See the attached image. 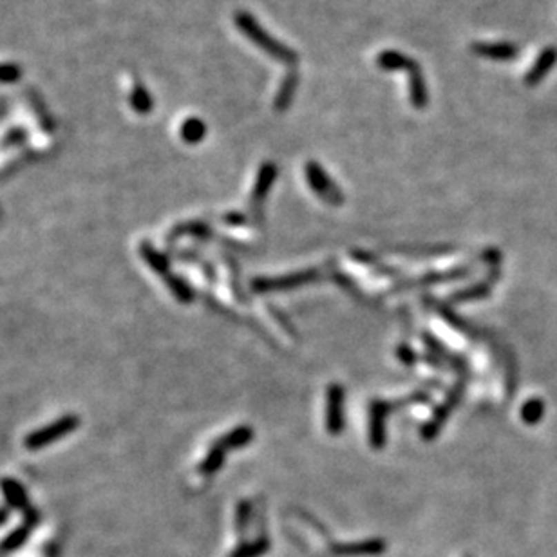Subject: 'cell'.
<instances>
[{"label":"cell","mask_w":557,"mask_h":557,"mask_svg":"<svg viewBox=\"0 0 557 557\" xmlns=\"http://www.w3.org/2000/svg\"><path fill=\"white\" fill-rule=\"evenodd\" d=\"M233 22H235V28L250 42L255 43L262 52H266L268 57H272L273 60L284 63V66H297V62H299V52L295 49H291L290 46L282 43L281 40L273 39L272 35L259 24L257 19L253 14H250L248 11H237V13L233 14Z\"/></svg>","instance_id":"1"},{"label":"cell","mask_w":557,"mask_h":557,"mask_svg":"<svg viewBox=\"0 0 557 557\" xmlns=\"http://www.w3.org/2000/svg\"><path fill=\"white\" fill-rule=\"evenodd\" d=\"M306 182L313 188V192L319 195L320 199H324L329 205H340L344 201L342 190L340 186L333 183V179L329 177L328 172L320 167L317 162H308L304 167Z\"/></svg>","instance_id":"2"},{"label":"cell","mask_w":557,"mask_h":557,"mask_svg":"<svg viewBox=\"0 0 557 557\" xmlns=\"http://www.w3.org/2000/svg\"><path fill=\"white\" fill-rule=\"evenodd\" d=\"M78 424H80V418H77V416H72V415L63 416V418L57 420V422H52L51 425H46V427H42V429H39V431H35V433L28 434V438H26V447H28L29 451L46 447V445H49V443H55L57 440H60L62 436H66V434L72 433V431L78 427Z\"/></svg>","instance_id":"3"},{"label":"cell","mask_w":557,"mask_h":557,"mask_svg":"<svg viewBox=\"0 0 557 557\" xmlns=\"http://www.w3.org/2000/svg\"><path fill=\"white\" fill-rule=\"evenodd\" d=\"M472 52L494 62H509L519 55V48L510 42H476L472 43Z\"/></svg>","instance_id":"4"},{"label":"cell","mask_w":557,"mask_h":557,"mask_svg":"<svg viewBox=\"0 0 557 557\" xmlns=\"http://www.w3.org/2000/svg\"><path fill=\"white\" fill-rule=\"evenodd\" d=\"M557 63V48L548 46L543 51L539 52L538 58L534 66L530 67V71L525 75V86L527 87H536L538 84L545 80L548 72L552 71V67Z\"/></svg>","instance_id":"5"},{"label":"cell","mask_w":557,"mask_h":557,"mask_svg":"<svg viewBox=\"0 0 557 557\" xmlns=\"http://www.w3.org/2000/svg\"><path fill=\"white\" fill-rule=\"evenodd\" d=\"M299 89V72L297 69H290L282 78L279 91H277L275 98H273V109L275 113H286L290 109L293 100H295V92Z\"/></svg>","instance_id":"6"},{"label":"cell","mask_w":557,"mask_h":557,"mask_svg":"<svg viewBox=\"0 0 557 557\" xmlns=\"http://www.w3.org/2000/svg\"><path fill=\"white\" fill-rule=\"evenodd\" d=\"M344 389L331 386L328 393V431L331 434L342 433L344 429Z\"/></svg>","instance_id":"7"},{"label":"cell","mask_w":557,"mask_h":557,"mask_svg":"<svg viewBox=\"0 0 557 557\" xmlns=\"http://www.w3.org/2000/svg\"><path fill=\"white\" fill-rule=\"evenodd\" d=\"M407 80H409V100L413 104V107L418 110H424L429 105V87L427 81H425L424 72H422V67L420 63L416 67H413L409 72H407Z\"/></svg>","instance_id":"8"},{"label":"cell","mask_w":557,"mask_h":557,"mask_svg":"<svg viewBox=\"0 0 557 557\" xmlns=\"http://www.w3.org/2000/svg\"><path fill=\"white\" fill-rule=\"evenodd\" d=\"M277 177V165L273 162H264L259 168L257 182L253 186L252 192V203L255 208H261V203L268 197V192L272 188L273 182Z\"/></svg>","instance_id":"9"},{"label":"cell","mask_w":557,"mask_h":557,"mask_svg":"<svg viewBox=\"0 0 557 557\" xmlns=\"http://www.w3.org/2000/svg\"><path fill=\"white\" fill-rule=\"evenodd\" d=\"M376 66L382 71H405L409 72L413 67L418 66L415 58L407 57L404 52L395 51V49H387V51L378 52L376 57Z\"/></svg>","instance_id":"10"},{"label":"cell","mask_w":557,"mask_h":557,"mask_svg":"<svg viewBox=\"0 0 557 557\" xmlns=\"http://www.w3.org/2000/svg\"><path fill=\"white\" fill-rule=\"evenodd\" d=\"M182 139L185 143H190V145H195L205 139L206 136V125L205 121L197 116H192V118H186L182 125Z\"/></svg>","instance_id":"11"},{"label":"cell","mask_w":557,"mask_h":557,"mask_svg":"<svg viewBox=\"0 0 557 557\" xmlns=\"http://www.w3.org/2000/svg\"><path fill=\"white\" fill-rule=\"evenodd\" d=\"M130 107H133L138 115H148L154 107L153 96L148 95V91L141 84H136L130 92Z\"/></svg>","instance_id":"12"},{"label":"cell","mask_w":557,"mask_h":557,"mask_svg":"<svg viewBox=\"0 0 557 557\" xmlns=\"http://www.w3.org/2000/svg\"><path fill=\"white\" fill-rule=\"evenodd\" d=\"M0 487H2V492H4L6 500L10 501V505L17 507V509H26V507H28V496H26V491L17 483V481L2 480Z\"/></svg>","instance_id":"13"},{"label":"cell","mask_w":557,"mask_h":557,"mask_svg":"<svg viewBox=\"0 0 557 557\" xmlns=\"http://www.w3.org/2000/svg\"><path fill=\"white\" fill-rule=\"evenodd\" d=\"M35 521H29L24 525V527H20V529L13 530V532L8 536V538L4 539V543L0 545V552H11V550H14V548H19L24 545V541L28 539V534H29V529H31V525H33Z\"/></svg>","instance_id":"14"},{"label":"cell","mask_w":557,"mask_h":557,"mask_svg":"<svg viewBox=\"0 0 557 557\" xmlns=\"http://www.w3.org/2000/svg\"><path fill=\"white\" fill-rule=\"evenodd\" d=\"M141 255L143 259L150 264V266L156 270L157 273H162L163 277L168 275V262L167 259L163 257L162 253L157 252V250H154L153 246H148V244H143L141 246Z\"/></svg>","instance_id":"15"},{"label":"cell","mask_w":557,"mask_h":557,"mask_svg":"<svg viewBox=\"0 0 557 557\" xmlns=\"http://www.w3.org/2000/svg\"><path fill=\"white\" fill-rule=\"evenodd\" d=\"M224 453H226V449H224L219 442L215 443L214 447H212V451H210L208 456H206L205 462L201 463V472H205V474H212V472L217 471L224 460Z\"/></svg>","instance_id":"16"},{"label":"cell","mask_w":557,"mask_h":557,"mask_svg":"<svg viewBox=\"0 0 557 557\" xmlns=\"http://www.w3.org/2000/svg\"><path fill=\"white\" fill-rule=\"evenodd\" d=\"M22 77V69L17 63H0V84H14Z\"/></svg>","instance_id":"17"}]
</instances>
